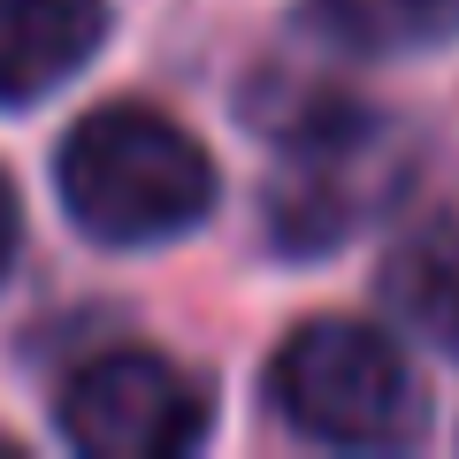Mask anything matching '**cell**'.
<instances>
[{
	"label": "cell",
	"instance_id": "1",
	"mask_svg": "<svg viewBox=\"0 0 459 459\" xmlns=\"http://www.w3.org/2000/svg\"><path fill=\"white\" fill-rule=\"evenodd\" d=\"M62 207L100 246H161L207 222L214 161L184 123L153 108H100L62 138Z\"/></svg>",
	"mask_w": 459,
	"mask_h": 459
},
{
	"label": "cell",
	"instance_id": "2",
	"mask_svg": "<svg viewBox=\"0 0 459 459\" xmlns=\"http://www.w3.org/2000/svg\"><path fill=\"white\" fill-rule=\"evenodd\" d=\"M283 138V169L268 192V230L291 253L344 246L383 199L406 184V153H398L391 123L352 100H299L291 115H261Z\"/></svg>",
	"mask_w": 459,
	"mask_h": 459
},
{
	"label": "cell",
	"instance_id": "3",
	"mask_svg": "<svg viewBox=\"0 0 459 459\" xmlns=\"http://www.w3.org/2000/svg\"><path fill=\"white\" fill-rule=\"evenodd\" d=\"M283 421L314 444H406L421 429V383L406 352L368 322H307L283 337L268 368Z\"/></svg>",
	"mask_w": 459,
	"mask_h": 459
},
{
	"label": "cell",
	"instance_id": "6",
	"mask_svg": "<svg viewBox=\"0 0 459 459\" xmlns=\"http://www.w3.org/2000/svg\"><path fill=\"white\" fill-rule=\"evenodd\" d=\"M383 291L413 337H429L437 352H459V222L413 230L383 268Z\"/></svg>",
	"mask_w": 459,
	"mask_h": 459
},
{
	"label": "cell",
	"instance_id": "4",
	"mask_svg": "<svg viewBox=\"0 0 459 459\" xmlns=\"http://www.w3.org/2000/svg\"><path fill=\"white\" fill-rule=\"evenodd\" d=\"M62 437L92 459H177L207 437V398L161 352H100L62 383Z\"/></svg>",
	"mask_w": 459,
	"mask_h": 459
},
{
	"label": "cell",
	"instance_id": "7",
	"mask_svg": "<svg viewBox=\"0 0 459 459\" xmlns=\"http://www.w3.org/2000/svg\"><path fill=\"white\" fill-rule=\"evenodd\" d=\"M307 31L344 54H421L459 39V0H307Z\"/></svg>",
	"mask_w": 459,
	"mask_h": 459
},
{
	"label": "cell",
	"instance_id": "5",
	"mask_svg": "<svg viewBox=\"0 0 459 459\" xmlns=\"http://www.w3.org/2000/svg\"><path fill=\"white\" fill-rule=\"evenodd\" d=\"M108 39V0H0V108L69 84Z\"/></svg>",
	"mask_w": 459,
	"mask_h": 459
},
{
	"label": "cell",
	"instance_id": "8",
	"mask_svg": "<svg viewBox=\"0 0 459 459\" xmlns=\"http://www.w3.org/2000/svg\"><path fill=\"white\" fill-rule=\"evenodd\" d=\"M8 261H16V184L0 177V276H8Z\"/></svg>",
	"mask_w": 459,
	"mask_h": 459
}]
</instances>
